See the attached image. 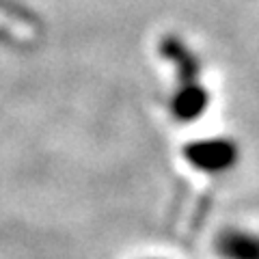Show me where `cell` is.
I'll use <instances>...</instances> for the list:
<instances>
[{"label": "cell", "mask_w": 259, "mask_h": 259, "mask_svg": "<svg viewBox=\"0 0 259 259\" xmlns=\"http://www.w3.org/2000/svg\"><path fill=\"white\" fill-rule=\"evenodd\" d=\"M184 158L205 175H223L238 164L240 147L229 136H212L188 143L184 147Z\"/></svg>", "instance_id": "6da1fadb"}, {"label": "cell", "mask_w": 259, "mask_h": 259, "mask_svg": "<svg viewBox=\"0 0 259 259\" xmlns=\"http://www.w3.org/2000/svg\"><path fill=\"white\" fill-rule=\"evenodd\" d=\"M160 54L173 65L177 87L175 89H194L201 87V61L194 54V50L177 35H166L160 41Z\"/></svg>", "instance_id": "7a4b0ae2"}, {"label": "cell", "mask_w": 259, "mask_h": 259, "mask_svg": "<svg viewBox=\"0 0 259 259\" xmlns=\"http://www.w3.org/2000/svg\"><path fill=\"white\" fill-rule=\"evenodd\" d=\"M214 248L221 259H259V233L231 227L218 233Z\"/></svg>", "instance_id": "3957f363"}]
</instances>
